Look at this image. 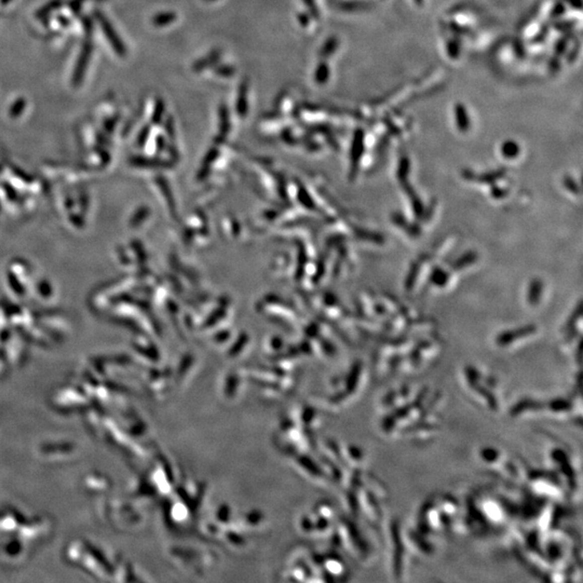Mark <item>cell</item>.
<instances>
[{
    "label": "cell",
    "mask_w": 583,
    "mask_h": 583,
    "mask_svg": "<svg viewBox=\"0 0 583 583\" xmlns=\"http://www.w3.org/2000/svg\"><path fill=\"white\" fill-rule=\"evenodd\" d=\"M418 271H419V265H418V263H415V265L411 267L407 278H406V287H407V289H411L412 285H414Z\"/></svg>",
    "instance_id": "9c48e42d"
},
{
    "label": "cell",
    "mask_w": 583,
    "mask_h": 583,
    "mask_svg": "<svg viewBox=\"0 0 583 583\" xmlns=\"http://www.w3.org/2000/svg\"><path fill=\"white\" fill-rule=\"evenodd\" d=\"M409 160L407 158H402L401 161H399V165H398V169H397V179L398 181L403 183L405 181H407L408 178V174H409Z\"/></svg>",
    "instance_id": "52a82bcc"
},
{
    "label": "cell",
    "mask_w": 583,
    "mask_h": 583,
    "mask_svg": "<svg viewBox=\"0 0 583 583\" xmlns=\"http://www.w3.org/2000/svg\"><path fill=\"white\" fill-rule=\"evenodd\" d=\"M535 330H536V327L534 325H528V326L520 327V329H517V330L506 332V333L501 334V335H499V337H498V339H497L498 344L501 345V346L509 345L517 338L525 337V336L529 335V334H533L535 332Z\"/></svg>",
    "instance_id": "6da1fadb"
},
{
    "label": "cell",
    "mask_w": 583,
    "mask_h": 583,
    "mask_svg": "<svg viewBox=\"0 0 583 583\" xmlns=\"http://www.w3.org/2000/svg\"><path fill=\"white\" fill-rule=\"evenodd\" d=\"M477 259V255L474 252H468L464 255H462L461 257L458 258L455 263L453 264V268L455 270H459L462 269V268L467 267L469 265H472L474 261Z\"/></svg>",
    "instance_id": "8992f818"
},
{
    "label": "cell",
    "mask_w": 583,
    "mask_h": 583,
    "mask_svg": "<svg viewBox=\"0 0 583 583\" xmlns=\"http://www.w3.org/2000/svg\"><path fill=\"white\" fill-rule=\"evenodd\" d=\"M563 183H564V186L568 189L569 192H572L575 194H580L579 185L577 184V182H576L574 179L571 178V176H565L564 181H563Z\"/></svg>",
    "instance_id": "ba28073f"
},
{
    "label": "cell",
    "mask_w": 583,
    "mask_h": 583,
    "mask_svg": "<svg viewBox=\"0 0 583 583\" xmlns=\"http://www.w3.org/2000/svg\"><path fill=\"white\" fill-rule=\"evenodd\" d=\"M501 154L504 158L513 159L520 155V146L515 141H507L502 144Z\"/></svg>",
    "instance_id": "277c9868"
},
{
    "label": "cell",
    "mask_w": 583,
    "mask_h": 583,
    "mask_svg": "<svg viewBox=\"0 0 583 583\" xmlns=\"http://www.w3.org/2000/svg\"><path fill=\"white\" fill-rule=\"evenodd\" d=\"M430 280H431V282L436 286H444V285H446L448 282V274L446 271H444L442 268L436 267V268H434L433 270H432Z\"/></svg>",
    "instance_id": "5b68a950"
},
{
    "label": "cell",
    "mask_w": 583,
    "mask_h": 583,
    "mask_svg": "<svg viewBox=\"0 0 583 583\" xmlns=\"http://www.w3.org/2000/svg\"><path fill=\"white\" fill-rule=\"evenodd\" d=\"M543 292V283L541 280L535 279L530 282L527 292V300L530 305H537L540 301Z\"/></svg>",
    "instance_id": "7a4b0ae2"
},
{
    "label": "cell",
    "mask_w": 583,
    "mask_h": 583,
    "mask_svg": "<svg viewBox=\"0 0 583 583\" xmlns=\"http://www.w3.org/2000/svg\"><path fill=\"white\" fill-rule=\"evenodd\" d=\"M392 221L394 222V224L398 227H402L404 228V230L407 231L408 234L411 235H417L418 233H420V230H419V228L415 225H411L408 224L407 219H406L403 215L398 214V213H394L392 215Z\"/></svg>",
    "instance_id": "3957f363"
},
{
    "label": "cell",
    "mask_w": 583,
    "mask_h": 583,
    "mask_svg": "<svg viewBox=\"0 0 583 583\" xmlns=\"http://www.w3.org/2000/svg\"><path fill=\"white\" fill-rule=\"evenodd\" d=\"M504 194H506V192H503L502 189L498 188V187L496 189H493V191H491V194H493L494 198H497V199H500V198H502V196L506 195Z\"/></svg>",
    "instance_id": "30bf717a"
}]
</instances>
